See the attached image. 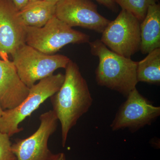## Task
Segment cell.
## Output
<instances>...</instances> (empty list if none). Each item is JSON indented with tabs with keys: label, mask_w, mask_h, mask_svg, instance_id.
<instances>
[{
	"label": "cell",
	"mask_w": 160,
	"mask_h": 160,
	"mask_svg": "<svg viewBox=\"0 0 160 160\" xmlns=\"http://www.w3.org/2000/svg\"><path fill=\"white\" fill-rule=\"evenodd\" d=\"M65 69L62 85L49 98L52 111L61 123L63 147L66 146L70 129L88 111L93 101L87 82L77 64L70 60Z\"/></svg>",
	"instance_id": "1"
},
{
	"label": "cell",
	"mask_w": 160,
	"mask_h": 160,
	"mask_svg": "<svg viewBox=\"0 0 160 160\" xmlns=\"http://www.w3.org/2000/svg\"><path fill=\"white\" fill-rule=\"evenodd\" d=\"M89 43L91 54L99 61L95 71L98 85L126 97L136 88L138 62L111 51L100 39Z\"/></svg>",
	"instance_id": "2"
},
{
	"label": "cell",
	"mask_w": 160,
	"mask_h": 160,
	"mask_svg": "<svg viewBox=\"0 0 160 160\" xmlns=\"http://www.w3.org/2000/svg\"><path fill=\"white\" fill-rule=\"evenodd\" d=\"M64 79L65 75L59 73L40 80L32 86L27 97L17 107L4 110L0 118V132L10 138L22 131L23 128L19 127L20 123L58 91Z\"/></svg>",
	"instance_id": "3"
},
{
	"label": "cell",
	"mask_w": 160,
	"mask_h": 160,
	"mask_svg": "<svg viewBox=\"0 0 160 160\" xmlns=\"http://www.w3.org/2000/svg\"><path fill=\"white\" fill-rule=\"evenodd\" d=\"M90 37L66 25L55 15L42 27H26V44L41 52L53 54L66 45L89 42Z\"/></svg>",
	"instance_id": "4"
},
{
	"label": "cell",
	"mask_w": 160,
	"mask_h": 160,
	"mask_svg": "<svg viewBox=\"0 0 160 160\" xmlns=\"http://www.w3.org/2000/svg\"><path fill=\"white\" fill-rule=\"evenodd\" d=\"M12 56L20 79L29 88L37 81L53 75L57 69H65L71 60L63 55L46 54L26 44Z\"/></svg>",
	"instance_id": "5"
},
{
	"label": "cell",
	"mask_w": 160,
	"mask_h": 160,
	"mask_svg": "<svg viewBox=\"0 0 160 160\" xmlns=\"http://www.w3.org/2000/svg\"><path fill=\"white\" fill-rule=\"evenodd\" d=\"M141 22L130 12L122 9L102 32L101 42L113 52L127 58L139 51Z\"/></svg>",
	"instance_id": "6"
},
{
	"label": "cell",
	"mask_w": 160,
	"mask_h": 160,
	"mask_svg": "<svg viewBox=\"0 0 160 160\" xmlns=\"http://www.w3.org/2000/svg\"><path fill=\"white\" fill-rule=\"evenodd\" d=\"M120 106L110 125L113 131L128 129L135 132L150 125L160 115L159 106H153L135 88Z\"/></svg>",
	"instance_id": "7"
},
{
	"label": "cell",
	"mask_w": 160,
	"mask_h": 160,
	"mask_svg": "<svg viewBox=\"0 0 160 160\" xmlns=\"http://www.w3.org/2000/svg\"><path fill=\"white\" fill-rule=\"evenodd\" d=\"M39 119V127L34 133L12 144V150L17 160H49L54 154L48 143L57 128V117L54 112L49 110L41 114Z\"/></svg>",
	"instance_id": "8"
},
{
	"label": "cell",
	"mask_w": 160,
	"mask_h": 160,
	"mask_svg": "<svg viewBox=\"0 0 160 160\" xmlns=\"http://www.w3.org/2000/svg\"><path fill=\"white\" fill-rule=\"evenodd\" d=\"M55 15L72 28L79 26L99 33L110 22L90 0H59L56 4Z\"/></svg>",
	"instance_id": "9"
},
{
	"label": "cell",
	"mask_w": 160,
	"mask_h": 160,
	"mask_svg": "<svg viewBox=\"0 0 160 160\" xmlns=\"http://www.w3.org/2000/svg\"><path fill=\"white\" fill-rule=\"evenodd\" d=\"M26 26L11 0H0V58L9 59L26 44Z\"/></svg>",
	"instance_id": "10"
},
{
	"label": "cell",
	"mask_w": 160,
	"mask_h": 160,
	"mask_svg": "<svg viewBox=\"0 0 160 160\" xmlns=\"http://www.w3.org/2000/svg\"><path fill=\"white\" fill-rule=\"evenodd\" d=\"M12 61L0 59V103L3 110L17 107L29 94Z\"/></svg>",
	"instance_id": "11"
},
{
	"label": "cell",
	"mask_w": 160,
	"mask_h": 160,
	"mask_svg": "<svg viewBox=\"0 0 160 160\" xmlns=\"http://www.w3.org/2000/svg\"><path fill=\"white\" fill-rule=\"evenodd\" d=\"M140 51L148 54L160 48V6L155 3L149 6L145 18L140 24Z\"/></svg>",
	"instance_id": "12"
},
{
	"label": "cell",
	"mask_w": 160,
	"mask_h": 160,
	"mask_svg": "<svg viewBox=\"0 0 160 160\" xmlns=\"http://www.w3.org/2000/svg\"><path fill=\"white\" fill-rule=\"evenodd\" d=\"M56 4L46 0L30 2L19 10L26 27H42L55 14Z\"/></svg>",
	"instance_id": "13"
},
{
	"label": "cell",
	"mask_w": 160,
	"mask_h": 160,
	"mask_svg": "<svg viewBox=\"0 0 160 160\" xmlns=\"http://www.w3.org/2000/svg\"><path fill=\"white\" fill-rule=\"evenodd\" d=\"M137 79L138 82L159 85L160 48L150 52L145 58L138 62Z\"/></svg>",
	"instance_id": "14"
},
{
	"label": "cell",
	"mask_w": 160,
	"mask_h": 160,
	"mask_svg": "<svg viewBox=\"0 0 160 160\" xmlns=\"http://www.w3.org/2000/svg\"><path fill=\"white\" fill-rule=\"evenodd\" d=\"M122 9H125L135 17L140 22L146 16L149 6L157 3L158 0H114Z\"/></svg>",
	"instance_id": "15"
},
{
	"label": "cell",
	"mask_w": 160,
	"mask_h": 160,
	"mask_svg": "<svg viewBox=\"0 0 160 160\" xmlns=\"http://www.w3.org/2000/svg\"><path fill=\"white\" fill-rule=\"evenodd\" d=\"M9 137L0 132V160H17L12 150V143Z\"/></svg>",
	"instance_id": "16"
},
{
	"label": "cell",
	"mask_w": 160,
	"mask_h": 160,
	"mask_svg": "<svg viewBox=\"0 0 160 160\" xmlns=\"http://www.w3.org/2000/svg\"><path fill=\"white\" fill-rule=\"evenodd\" d=\"M97 2L101 5L107 7L108 9H111L112 11H116L117 4L114 0H96Z\"/></svg>",
	"instance_id": "17"
},
{
	"label": "cell",
	"mask_w": 160,
	"mask_h": 160,
	"mask_svg": "<svg viewBox=\"0 0 160 160\" xmlns=\"http://www.w3.org/2000/svg\"><path fill=\"white\" fill-rule=\"evenodd\" d=\"M16 8L19 11L29 3V0H11Z\"/></svg>",
	"instance_id": "18"
},
{
	"label": "cell",
	"mask_w": 160,
	"mask_h": 160,
	"mask_svg": "<svg viewBox=\"0 0 160 160\" xmlns=\"http://www.w3.org/2000/svg\"><path fill=\"white\" fill-rule=\"evenodd\" d=\"M49 160H66V155L62 152L54 154Z\"/></svg>",
	"instance_id": "19"
},
{
	"label": "cell",
	"mask_w": 160,
	"mask_h": 160,
	"mask_svg": "<svg viewBox=\"0 0 160 160\" xmlns=\"http://www.w3.org/2000/svg\"><path fill=\"white\" fill-rule=\"evenodd\" d=\"M4 110L2 108V106H1V103H0V118L2 115Z\"/></svg>",
	"instance_id": "20"
},
{
	"label": "cell",
	"mask_w": 160,
	"mask_h": 160,
	"mask_svg": "<svg viewBox=\"0 0 160 160\" xmlns=\"http://www.w3.org/2000/svg\"><path fill=\"white\" fill-rule=\"evenodd\" d=\"M46 1H48V2H51L52 3H54L56 4V3L58 2L59 0H46Z\"/></svg>",
	"instance_id": "21"
},
{
	"label": "cell",
	"mask_w": 160,
	"mask_h": 160,
	"mask_svg": "<svg viewBox=\"0 0 160 160\" xmlns=\"http://www.w3.org/2000/svg\"><path fill=\"white\" fill-rule=\"evenodd\" d=\"M38 1V0H29V2H34V1Z\"/></svg>",
	"instance_id": "22"
}]
</instances>
